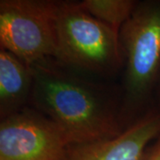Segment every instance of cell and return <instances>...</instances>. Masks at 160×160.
Returning a JSON list of instances; mask_svg holds the SVG:
<instances>
[{"mask_svg": "<svg viewBox=\"0 0 160 160\" xmlns=\"http://www.w3.org/2000/svg\"><path fill=\"white\" fill-rule=\"evenodd\" d=\"M56 31L59 62L108 78L123 69L118 33L86 12L79 2L58 1Z\"/></svg>", "mask_w": 160, "mask_h": 160, "instance_id": "cell-3", "label": "cell"}, {"mask_svg": "<svg viewBox=\"0 0 160 160\" xmlns=\"http://www.w3.org/2000/svg\"><path fill=\"white\" fill-rule=\"evenodd\" d=\"M34 85L29 106L60 126L71 144L114 138L124 131L120 96L54 59L30 65Z\"/></svg>", "mask_w": 160, "mask_h": 160, "instance_id": "cell-1", "label": "cell"}, {"mask_svg": "<svg viewBox=\"0 0 160 160\" xmlns=\"http://www.w3.org/2000/svg\"><path fill=\"white\" fill-rule=\"evenodd\" d=\"M72 145L62 129L30 106L0 122V160H67Z\"/></svg>", "mask_w": 160, "mask_h": 160, "instance_id": "cell-5", "label": "cell"}, {"mask_svg": "<svg viewBox=\"0 0 160 160\" xmlns=\"http://www.w3.org/2000/svg\"><path fill=\"white\" fill-rule=\"evenodd\" d=\"M123 59L120 123L125 130L157 106L160 84V0L138 1L119 30Z\"/></svg>", "mask_w": 160, "mask_h": 160, "instance_id": "cell-2", "label": "cell"}, {"mask_svg": "<svg viewBox=\"0 0 160 160\" xmlns=\"http://www.w3.org/2000/svg\"><path fill=\"white\" fill-rule=\"evenodd\" d=\"M58 1L1 0L0 48L32 65L57 55Z\"/></svg>", "mask_w": 160, "mask_h": 160, "instance_id": "cell-4", "label": "cell"}, {"mask_svg": "<svg viewBox=\"0 0 160 160\" xmlns=\"http://www.w3.org/2000/svg\"><path fill=\"white\" fill-rule=\"evenodd\" d=\"M81 7L90 15L119 33L121 27L129 20L138 1L135 0H84Z\"/></svg>", "mask_w": 160, "mask_h": 160, "instance_id": "cell-8", "label": "cell"}, {"mask_svg": "<svg viewBox=\"0 0 160 160\" xmlns=\"http://www.w3.org/2000/svg\"><path fill=\"white\" fill-rule=\"evenodd\" d=\"M156 102L158 106H160V84L158 86V89L157 92V96H156Z\"/></svg>", "mask_w": 160, "mask_h": 160, "instance_id": "cell-10", "label": "cell"}, {"mask_svg": "<svg viewBox=\"0 0 160 160\" xmlns=\"http://www.w3.org/2000/svg\"><path fill=\"white\" fill-rule=\"evenodd\" d=\"M140 160H160V135L149 144Z\"/></svg>", "mask_w": 160, "mask_h": 160, "instance_id": "cell-9", "label": "cell"}, {"mask_svg": "<svg viewBox=\"0 0 160 160\" xmlns=\"http://www.w3.org/2000/svg\"><path fill=\"white\" fill-rule=\"evenodd\" d=\"M160 135V106H155L114 138L72 144L67 160H140Z\"/></svg>", "mask_w": 160, "mask_h": 160, "instance_id": "cell-6", "label": "cell"}, {"mask_svg": "<svg viewBox=\"0 0 160 160\" xmlns=\"http://www.w3.org/2000/svg\"><path fill=\"white\" fill-rule=\"evenodd\" d=\"M34 85L31 67L0 48V118H5L29 106Z\"/></svg>", "mask_w": 160, "mask_h": 160, "instance_id": "cell-7", "label": "cell"}]
</instances>
